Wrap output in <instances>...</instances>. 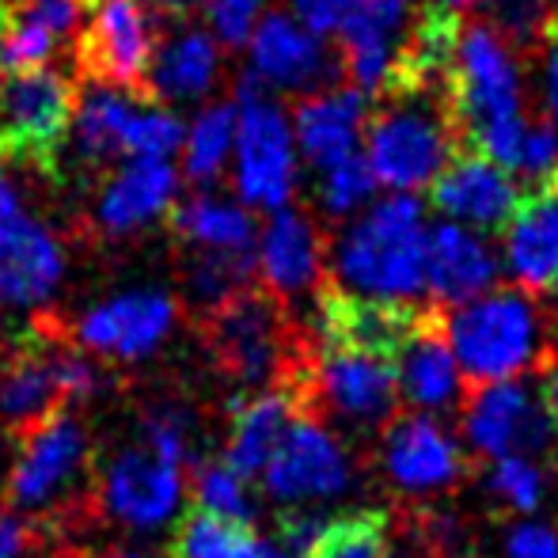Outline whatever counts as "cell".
Instances as JSON below:
<instances>
[{
    "instance_id": "cell-44",
    "label": "cell",
    "mask_w": 558,
    "mask_h": 558,
    "mask_svg": "<svg viewBox=\"0 0 558 558\" xmlns=\"http://www.w3.org/2000/svg\"><path fill=\"white\" fill-rule=\"evenodd\" d=\"M209 31L225 46H243L251 38V31L258 27L266 12H270V0H209Z\"/></svg>"
},
{
    "instance_id": "cell-55",
    "label": "cell",
    "mask_w": 558,
    "mask_h": 558,
    "mask_svg": "<svg viewBox=\"0 0 558 558\" xmlns=\"http://www.w3.org/2000/svg\"><path fill=\"white\" fill-rule=\"evenodd\" d=\"M8 353V324H4V312H0V361Z\"/></svg>"
},
{
    "instance_id": "cell-6",
    "label": "cell",
    "mask_w": 558,
    "mask_h": 558,
    "mask_svg": "<svg viewBox=\"0 0 558 558\" xmlns=\"http://www.w3.org/2000/svg\"><path fill=\"white\" fill-rule=\"evenodd\" d=\"M96 509L122 536H163L186 521L191 506V468L168 460L141 437L111 448L99 460L96 475Z\"/></svg>"
},
{
    "instance_id": "cell-48",
    "label": "cell",
    "mask_w": 558,
    "mask_h": 558,
    "mask_svg": "<svg viewBox=\"0 0 558 558\" xmlns=\"http://www.w3.org/2000/svg\"><path fill=\"white\" fill-rule=\"evenodd\" d=\"M506 558H558V536L547 524H517L506 539Z\"/></svg>"
},
{
    "instance_id": "cell-39",
    "label": "cell",
    "mask_w": 558,
    "mask_h": 558,
    "mask_svg": "<svg viewBox=\"0 0 558 558\" xmlns=\"http://www.w3.org/2000/svg\"><path fill=\"white\" fill-rule=\"evenodd\" d=\"M486 486L490 494L509 506L513 513H536L539 501L547 494V475L536 460H524V456H506V460H494L486 471Z\"/></svg>"
},
{
    "instance_id": "cell-4",
    "label": "cell",
    "mask_w": 558,
    "mask_h": 558,
    "mask_svg": "<svg viewBox=\"0 0 558 558\" xmlns=\"http://www.w3.org/2000/svg\"><path fill=\"white\" fill-rule=\"evenodd\" d=\"M441 331L463 380L486 388V384L517 380L544 357L547 319L532 293L498 286L478 301L448 312Z\"/></svg>"
},
{
    "instance_id": "cell-9",
    "label": "cell",
    "mask_w": 558,
    "mask_h": 558,
    "mask_svg": "<svg viewBox=\"0 0 558 558\" xmlns=\"http://www.w3.org/2000/svg\"><path fill=\"white\" fill-rule=\"evenodd\" d=\"M179 301L160 286H130L92 301L73 319V345L99 365H141L168 345Z\"/></svg>"
},
{
    "instance_id": "cell-53",
    "label": "cell",
    "mask_w": 558,
    "mask_h": 558,
    "mask_svg": "<svg viewBox=\"0 0 558 558\" xmlns=\"http://www.w3.org/2000/svg\"><path fill=\"white\" fill-rule=\"evenodd\" d=\"M441 4V12L448 15H471V12H483L490 0H437Z\"/></svg>"
},
{
    "instance_id": "cell-56",
    "label": "cell",
    "mask_w": 558,
    "mask_h": 558,
    "mask_svg": "<svg viewBox=\"0 0 558 558\" xmlns=\"http://www.w3.org/2000/svg\"><path fill=\"white\" fill-rule=\"evenodd\" d=\"M4 468H8V460H4V452H0V509H4Z\"/></svg>"
},
{
    "instance_id": "cell-37",
    "label": "cell",
    "mask_w": 558,
    "mask_h": 558,
    "mask_svg": "<svg viewBox=\"0 0 558 558\" xmlns=\"http://www.w3.org/2000/svg\"><path fill=\"white\" fill-rule=\"evenodd\" d=\"M308 558H388V521L376 509L331 517L324 521Z\"/></svg>"
},
{
    "instance_id": "cell-16",
    "label": "cell",
    "mask_w": 558,
    "mask_h": 558,
    "mask_svg": "<svg viewBox=\"0 0 558 558\" xmlns=\"http://www.w3.org/2000/svg\"><path fill=\"white\" fill-rule=\"evenodd\" d=\"M463 437L478 456L506 460V456H539L555 437V426L547 418L539 396H532L524 384H486L471 388L460 407Z\"/></svg>"
},
{
    "instance_id": "cell-13",
    "label": "cell",
    "mask_w": 558,
    "mask_h": 558,
    "mask_svg": "<svg viewBox=\"0 0 558 558\" xmlns=\"http://www.w3.org/2000/svg\"><path fill=\"white\" fill-rule=\"evenodd\" d=\"M209 350L240 388H278L289 365L286 324H281L278 301L247 289L221 312H214L209 316Z\"/></svg>"
},
{
    "instance_id": "cell-23",
    "label": "cell",
    "mask_w": 558,
    "mask_h": 558,
    "mask_svg": "<svg viewBox=\"0 0 558 558\" xmlns=\"http://www.w3.org/2000/svg\"><path fill=\"white\" fill-rule=\"evenodd\" d=\"M384 475L403 494L448 490L468 471V456L437 418L403 414L384 429Z\"/></svg>"
},
{
    "instance_id": "cell-12",
    "label": "cell",
    "mask_w": 558,
    "mask_h": 558,
    "mask_svg": "<svg viewBox=\"0 0 558 558\" xmlns=\"http://www.w3.org/2000/svg\"><path fill=\"white\" fill-rule=\"evenodd\" d=\"M263 494L289 513L308 509L316 501H331L353 486V468L338 437L312 414H296L286 437L274 448L270 463L258 475Z\"/></svg>"
},
{
    "instance_id": "cell-34",
    "label": "cell",
    "mask_w": 558,
    "mask_h": 558,
    "mask_svg": "<svg viewBox=\"0 0 558 558\" xmlns=\"http://www.w3.org/2000/svg\"><path fill=\"white\" fill-rule=\"evenodd\" d=\"M255 278V255H202L191 251L183 266V293L198 312L214 316L240 293H247Z\"/></svg>"
},
{
    "instance_id": "cell-30",
    "label": "cell",
    "mask_w": 558,
    "mask_h": 558,
    "mask_svg": "<svg viewBox=\"0 0 558 558\" xmlns=\"http://www.w3.org/2000/svg\"><path fill=\"white\" fill-rule=\"evenodd\" d=\"M171 225L179 240L202 255H255L258 217L235 194L217 191V186L179 198Z\"/></svg>"
},
{
    "instance_id": "cell-14",
    "label": "cell",
    "mask_w": 558,
    "mask_h": 558,
    "mask_svg": "<svg viewBox=\"0 0 558 558\" xmlns=\"http://www.w3.org/2000/svg\"><path fill=\"white\" fill-rule=\"evenodd\" d=\"M411 0H357L338 31V61L350 88L361 96H384L407 76L414 38Z\"/></svg>"
},
{
    "instance_id": "cell-11",
    "label": "cell",
    "mask_w": 558,
    "mask_h": 558,
    "mask_svg": "<svg viewBox=\"0 0 558 558\" xmlns=\"http://www.w3.org/2000/svg\"><path fill=\"white\" fill-rule=\"evenodd\" d=\"M243 53H247V81L270 92L281 104L289 96L308 99L324 88H335L342 76V61H338L335 46L301 27L281 8H270L258 20V27L243 43Z\"/></svg>"
},
{
    "instance_id": "cell-59",
    "label": "cell",
    "mask_w": 558,
    "mask_h": 558,
    "mask_svg": "<svg viewBox=\"0 0 558 558\" xmlns=\"http://www.w3.org/2000/svg\"><path fill=\"white\" fill-rule=\"evenodd\" d=\"M551 4H555V12H558V0H551Z\"/></svg>"
},
{
    "instance_id": "cell-54",
    "label": "cell",
    "mask_w": 558,
    "mask_h": 558,
    "mask_svg": "<svg viewBox=\"0 0 558 558\" xmlns=\"http://www.w3.org/2000/svg\"><path fill=\"white\" fill-rule=\"evenodd\" d=\"M266 558H304V555H296L293 547H286L281 539H266Z\"/></svg>"
},
{
    "instance_id": "cell-58",
    "label": "cell",
    "mask_w": 558,
    "mask_h": 558,
    "mask_svg": "<svg viewBox=\"0 0 558 558\" xmlns=\"http://www.w3.org/2000/svg\"><path fill=\"white\" fill-rule=\"evenodd\" d=\"M81 4H104V0H81Z\"/></svg>"
},
{
    "instance_id": "cell-36",
    "label": "cell",
    "mask_w": 558,
    "mask_h": 558,
    "mask_svg": "<svg viewBox=\"0 0 558 558\" xmlns=\"http://www.w3.org/2000/svg\"><path fill=\"white\" fill-rule=\"evenodd\" d=\"M171 558H266V539H258L255 529L194 513L179 524Z\"/></svg>"
},
{
    "instance_id": "cell-49",
    "label": "cell",
    "mask_w": 558,
    "mask_h": 558,
    "mask_svg": "<svg viewBox=\"0 0 558 558\" xmlns=\"http://www.w3.org/2000/svg\"><path fill=\"white\" fill-rule=\"evenodd\" d=\"M35 555V529L27 517L0 509V558H31Z\"/></svg>"
},
{
    "instance_id": "cell-41",
    "label": "cell",
    "mask_w": 558,
    "mask_h": 558,
    "mask_svg": "<svg viewBox=\"0 0 558 558\" xmlns=\"http://www.w3.org/2000/svg\"><path fill=\"white\" fill-rule=\"evenodd\" d=\"M509 175L517 183H551L558 179V130L547 125L544 118H532L524 137L517 141L513 160H509Z\"/></svg>"
},
{
    "instance_id": "cell-29",
    "label": "cell",
    "mask_w": 558,
    "mask_h": 558,
    "mask_svg": "<svg viewBox=\"0 0 558 558\" xmlns=\"http://www.w3.org/2000/svg\"><path fill=\"white\" fill-rule=\"evenodd\" d=\"M58 411H69L58 373V345H35L0 361V426L27 434Z\"/></svg>"
},
{
    "instance_id": "cell-18",
    "label": "cell",
    "mask_w": 558,
    "mask_h": 558,
    "mask_svg": "<svg viewBox=\"0 0 558 558\" xmlns=\"http://www.w3.org/2000/svg\"><path fill=\"white\" fill-rule=\"evenodd\" d=\"M255 274L278 304L316 293L327 274V240L316 217L296 206L266 217L255 240Z\"/></svg>"
},
{
    "instance_id": "cell-47",
    "label": "cell",
    "mask_w": 558,
    "mask_h": 558,
    "mask_svg": "<svg viewBox=\"0 0 558 558\" xmlns=\"http://www.w3.org/2000/svg\"><path fill=\"white\" fill-rule=\"evenodd\" d=\"M536 99L544 122L558 130V27L539 43V61H536Z\"/></svg>"
},
{
    "instance_id": "cell-22",
    "label": "cell",
    "mask_w": 558,
    "mask_h": 558,
    "mask_svg": "<svg viewBox=\"0 0 558 558\" xmlns=\"http://www.w3.org/2000/svg\"><path fill=\"white\" fill-rule=\"evenodd\" d=\"M183 175L175 160H122L99 186L96 228L107 235H137L175 214Z\"/></svg>"
},
{
    "instance_id": "cell-1",
    "label": "cell",
    "mask_w": 558,
    "mask_h": 558,
    "mask_svg": "<svg viewBox=\"0 0 558 558\" xmlns=\"http://www.w3.org/2000/svg\"><path fill=\"white\" fill-rule=\"evenodd\" d=\"M429 214L418 198L380 194L365 214L338 225L327 243V270L342 301L411 312L426 296Z\"/></svg>"
},
{
    "instance_id": "cell-24",
    "label": "cell",
    "mask_w": 558,
    "mask_h": 558,
    "mask_svg": "<svg viewBox=\"0 0 558 558\" xmlns=\"http://www.w3.org/2000/svg\"><path fill=\"white\" fill-rule=\"evenodd\" d=\"M373 104L350 84H335L293 107V133L304 168L324 171L342 160H353L365 148V130Z\"/></svg>"
},
{
    "instance_id": "cell-45",
    "label": "cell",
    "mask_w": 558,
    "mask_h": 558,
    "mask_svg": "<svg viewBox=\"0 0 558 558\" xmlns=\"http://www.w3.org/2000/svg\"><path fill=\"white\" fill-rule=\"evenodd\" d=\"M58 373H61V391H65L69 411L99 399V391H104V384H107L104 365L92 361L88 353H81L76 345H58Z\"/></svg>"
},
{
    "instance_id": "cell-15",
    "label": "cell",
    "mask_w": 558,
    "mask_h": 558,
    "mask_svg": "<svg viewBox=\"0 0 558 558\" xmlns=\"http://www.w3.org/2000/svg\"><path fill=\"white\" fill-rule=\"evenodd\" d=\"M69 274L65 243L27 209L0 217V312L31 316L58 301Z\"/></svg>"
},
{
    "instance_id": "cell-40",
    "label": "cell",
    "mask_w": 558,
    "mask_h": 558,
    "mask_svg": "<svg viewBox=\"0 0 558 558\" xmlns=\"http://www.w3.org/2000/svg\"><path fill=\"white\" fill-rule=\"evenodd\" d=\"M137 437L148 448H156L168 460L183 463V468H194V418L183 411V407H153V411L141 418Z\"/></svg>"
},
{
    "instance_id": "cell-46",
    "label": "cell",
    "mask_w": 558,
    "mask_h": 558,
    "mask_svg": "<svg viewBox=\"0 0 558 558\" xmlns=\"http://www.w3.org/2000/svg\"><path fill=\"white\" fill-rule=\"evenodd\" d=\"M353 4H357V0H286L281 12H289L301 27H308L312 35L331 43V38H338V31L345 27Z\"/></svg>"
},
{
    "instance_id": "cell-51",
    "label": "cell",
    "mask_w": 558,
    "mask_h": 558,
    "mask_svg": "<svg viewBox=\"0 0 558 558\" xmlns=\"http://www.w3.org/2000/svg\"><path fill=\"white\" fill-rule=\"evenodd\" d=\"M539 403H544L547 418H551V426L558 434V361L544 373V391H539Z\"/></svg>"
},
{
    "instance_id": "cell-57",
    "label": "cell",
    "mask_w": 558,
    "mask_h": 558,
    "mask_svg": "<svg viewBox=\"0 0 558 558\" xmlns=\"http://www.w3.org/2000/svg\"><path fill=\"white\" fill-rule=\"evenodd\" d=\"M4 20H8V4L0 0V31H4Z\"/></svg>"
},
{
    "instance_id": "cell-42",
    "label": "cell",
    "mask_w": 558,
    "mask_h": 558,
    "mask_svg": "<svg viewBox=\"0 0 558 558\" xmlns=\"http://www.w3.org/2000/svg\"><path fill=\"white\" fill-rule=\"evenodd\" d=\"M486 12H490L486 23L498 27L513 46L544 43L551 35V20H555L551 0H490Z\"/></svg>"
},
{
    "instance_id": "cell-7",
    "label": "cell",
    "mask_w": 558,
    "mask_h": 558,
    "mask_svg": "<svg viewBox=\"0 0 558 558\" xmlns=\"http://www.w3.org/2000/svg\"><path fill=\"white\" fill-rule=\"evenodd\" d=\"M92 475H96L92 429L76 411H58L53 418L20 434V445L4 468V501L27 521L65 513Z\"/></svg>"
},
{
    "instance_id": "cell-21",
    "label": "cell",
    "mask_w": 558,
    "mask_h": 558,
    "mask_svg": "<svg viewBox=\"0 0 558 558\" xmlns=\"http://www.w3.org/2000/svg\"><path fill=\"white\" fill-rule=\"evenodd\" d=\"M501 255L494 235L452 221H429L426 235V296L448 312L498 289Z\"/></svg>"
},
{
    "instance_id": "cell-50",
    "label": "cell",
    "mask_w": 558,
    "mask_h": 558,
    "mask_svg": "<svg viewBox=\"0 0 558 558\" xmlns=\"http://www.w3.org/2000/svg\"><path fill=\"white\" fill-rule=\"evenodd\" d=\"M73 558H156V555L137 544H99V547H84V551Z\"/></svg>"
},
{
    "instance_id": "cell-17",
    "label": "cell",
    "mask_w": 558,
    "mask_h": 558,
    "mask_svg": "<svg viewBox=\"0 0 558 558\" xmlns=\"http://www.w3.org/2000/svg\"><path fill=\"white\" fill-rule=\"evenodd\" d=\"M160 23L145 0H104L81 35V61L92 84L137 92L153 65Z\"/></svg>"
},
{
    "instance_id": "cell-19",
    "label": "cell",
    "mask_w": 558,
    "mask_h": 558,
    "mask_svg": "<svg viewBox=\"0 0 558 558\" xmlns=\"http://www.w3.org/2000/svg\"><path fill=\"white\" fill-rule=\"evenodd\" d=\"M225 46L202 23L179 20L160 31L153 65L145 73V92L160 107H206L225 81Z\"/></svg>"
},
{
    "instance_id": "cell-10",
    "label": "cell",
    "mask_w": 558,
    "mask_h": 558,
    "mask_svg": "<svg viewBox=\"0 0 558 558\" xmlns=\"http://www.w3.org/2000/svg\"><path fill=\"white\" fill-rule=\"evenodd\" d=\"M76 114V84L61 69L0 76V160L53 163Z\"/></svg>"
},
{
    "instance_id": "cell-35",
    "label": "cell",
    "mask_w": 558,
    "mask_h": 558,
    "mask_svg": "<svg viewBox=\"0 0 558 558\" xmlns=\"http://www.w3.org/2000/svg\"><path fill=\"white\" fill-rule=\"evenodd\" d=\"M312 198H316L319 214L345 225L357 214H365V209L380 198V186H376L365 156H353V160H342V163H335V168L316 171V179H312Z\"/></svg>"
},
{
    "instance_id": "cell-31",
    "label": "cell",
    "mask_w": 558,
    "mask_h": 558,
    "mask_svg": "<svg viewBox=\"0 0 558 558\" xmlns=\"http://www.w3.org/2000/svg\"><path fill=\"white\" fill-rule=\"evenodd\" d=\"M145 99L137 92L111 88V84H92L76 96L73 114V148L88 163L104 168L111 160H125V137H130V122L141 111Z\"/></svg>"
},
{
    "instance_id": "cell-20",
    "label": "cell",
    "mask_w": 558,
    "mask_h": 558,
    "mask_svg": "<svg viewBox=\"0 0 558 558\" xmlns=\"http://www.w3.org/2000/svg\"><path fill=\"white\" fill-rule=\"evenodd\" d=\"M429 194H434L437 221L463 225L483 235L501 232L524 202L521 183L501 163L486 160L478 153L456 156Z\"/></svg>"
},
{
    "instance_id": "cell-3",
    "label": "cell",
    "mask_w": 558,
    "mask_h": 558,
    "mask_svg": "<svg viewBox=\"0 0 558 558\" xmlns=\"http://www.w3.org/2000/svg\"><path fill=\"white\" fill-rule=\"evenodd\" d=\"M361 156L380 194L418 198L422 191H434V183L456 160L452 114L426 88L396 92L368 118Z\"/></svg>"
},
{
    "instance_id": "cell-2",
    "label": "cell",
    "mask_w": 558,
    "mask_h": 558,
    "mask_svg": "<svg viewBox=\"0 0 558 558\" xmlns=\"http://www.w3.org/2000/svg\"><path fill=\"white\" fill-rule=\"evenodd\" d=\"M452 107L468 130L478 156L509 168L517 141L529 130V65L521 46H513L486 20L456 27L452 61Z\"/></svg>"
},
{
    "instance_id": "cell-25",
    "label": "cell",
    "mask_w": 558,
    "mask_h": 558,
    "mask_svg": "<svg viewBox=\"0 0 558 558\" xmlns=\"http://www.w3.org/2000/svg\"><path fill=\"white\" fill-rule=\"evenodd\" d=\"M391 365H396L399 399L411 403L414 414L434 418L441 411L463 407V399H468V380L456 365V353L448 345L441 324L418 319L399 342Z\"/></svg>"
},
{
    "instance_id": "cell-43",
    "label": "cell",
    "mask_w": 558,
    "mask_h": 558,
    "mask_svg": "<svg viewBox=\"0 0 558 558\" xmlns=\"http://www.w3.org/2000/svg\"><path fill=\"white\" fill-rule=\"evenodd\" d=\"M452 43H456V27L448 20H426V23H418V27H414L407 73L418 76V81H422L418 88L429 92V84H437V76H448Z\"/></svg>"
},
{
    "instance_id": "cell-26",
    "label": "cell",
    "mask_w": 558,
    "mask_h": 558,
    "mask_svg": "<svg viewBox=\"0 0 558 558\" xmlns=\"http://www.w3.org/2000/svg\"><path fill=\"white\" fill-rule=\"evenodd\" d=\"M501 274L513 289L547 293L558 286V186L524 194L498 240Z\"/></svg>"
},
{
    "instance_id": "cell-33",
    "label": "cell",
    "mask_w": 558,
    "mask_h": 558,
    "mask_svg": "<svg viewBox=\"0 0 558 558\" xmlns=\"http://www.w3.org/2000/svg\"><path fill=\"white\" fill-rule=\"evenodd\" d=\"M191 506L198 517L251 529L258 517V498L251 478H243L225 460H198L191 468Z\"/></svg>"
},
{
    "instance_id": "cell-8",
    "label": "cell",
    "mask_w": 558,
    "mask_h": 558,
    "mask_svg": "<svg viewBox=\"0 0 558 558\" xmlns=\"http://www.w3.org/2000/svg\"><path fill=\"white\" fill-rule=\"evenodd\" d=\"M293 388L301 399V411L312 418L331 414L335 422L357 429H388L396 422L399 384L388 353L324 342L308 376Z\"/></svg>"
},
{
    "instance_id": "cell-38",
    "label": "cell",
    "mask_w": 558,
    "mask_h": 558,
    "mask_svg": "<svg viewBox=\"0 0 558 558\" xmlns=\"http://www.w3.org/2000/svg\"><path fill=\"white\" fill-rule=\"evenodd\" d=\"M186 122L171 107L141 104L125 137V160H175L183 148Z\"/></svg>"
},
{
    "instance_id": "cell-52",
    "label": "cell",
    "mask_w": 558,
    "mask_h": 558,
    "mask_svg": "<svg viewBox=\"0 0 558 558\" xmlns=\"http://www.w3.org/2000/svg\"><path fill=\"white\" fill-rule=\"evenodd\" d=\"M153 12H168V15H191V12H198V8H209V0H145Z\"/></svg>"
},
{
    "instance_id": "cell-32",
    "label": "cell",
    "mask_w": 558,
    "mask_h": 558,
    "mask_svg": "<svg viewBox=\"0 0 558 558\" xmlns=\"http://www.w3.org/2000/svg\"><path fill=\"white\" fill-rule=\"evenodd\" d=\"M235 153V104L232 99H214L198 107L186 122L183 148H179V175L191 179L198 191L221 183L232 168Z\"/></svg>"
},
{
    "instance_id": "cell-27",
    "label": "cell",
    "mask_w": 558,
    "mask_h": 558,
    "mask_svg": "<svg viewBox=\"0 0 558 558\" xmlns=\"http://www.w3.org/2000/svg\"><path fill=\"white\" fill-rule=\"evenodd\" d=\"M81 0H20L8 8L0 31V76L50 69L61 46L81 35Z\"/></svg>"
},
{
    "instance_id": "cell-28",
    "label": "cell",
    "mask_w": 558,
    "mask_h": 558,
    "mask_svg": "<svg viewBox=\"0 0 558 558\" xmlns=\"http://www.w3.org/2000/svg\"><path fill=\"white\" fill-rule=\"evenodd\" d=\"M296 414H301V399H296L293 384L247 391V396L232 403L221 460L240 471L243 478H258Z\"/></svg>"
},
{
    "instance_id": "cell-5",
    "label": "cell",
    "mask_w": 558,
    "mask_h": 558,
    "mask_svg": "<svg viewBox=\"0 0 558 558\" xmlns=\"http://www.w3.org/2000/svg\"><path fill=\"white\" fill-rule=\"evenodd\" d=\"M235 153H232V194L251 214L293 209L301 194L304 160L296 148L293 111L258 84L243 81L235 92Z\"/></svg>"
}]
</instances>
